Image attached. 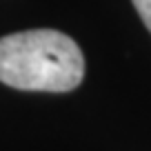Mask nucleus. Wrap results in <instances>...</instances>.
I'll use <instances>...</instances> for the list:
<instances>
[{
    "label": "nucleus",
    "instance_id": "1",
    "mask_svg": "<svg viewBox=\"0 0 151 151\" xmlns=\"http://www.w3.org/2000/svg\"><path fill=\"white\" fill-rule=\"evenodd\" d=\"M85 78V56L56 29H29L0 38V82L20 91H73Z\"/></svg>",
    "mask_w": 151,
    "mask_h": 151
},
{
    "label": "nucleus",
    "instance_id": "2",
    "mask_svg": "<svg viewBox=\"0 0 151 151\" xmlns=\"http://www.w3.org/2000/svg\"><path fill=\"white\" fill-rule=\"evenodd\" d=\"M131 2H133V7H136V11L140 14L145 27L151 31V0H131Z\"/></svg>",
    "mask_w": 151,
    "mask_h": 151
}]
</instances>
